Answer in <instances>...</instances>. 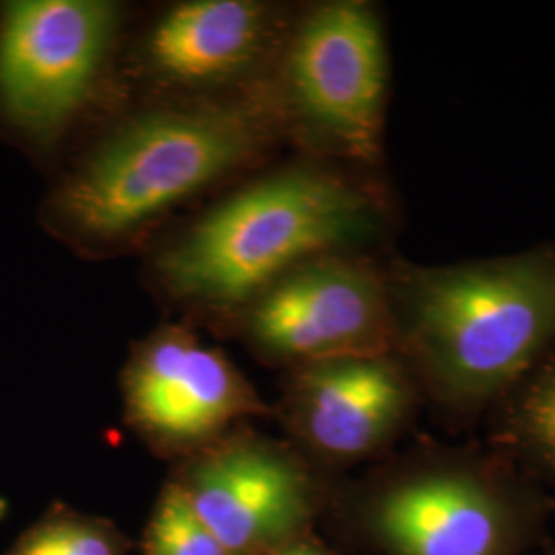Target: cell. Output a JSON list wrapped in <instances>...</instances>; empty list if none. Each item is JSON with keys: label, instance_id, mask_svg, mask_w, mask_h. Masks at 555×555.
<instances>
[{"label": "cell", "instance_id": "6da1fadb", "mask_svg": "<svg viewBox=\"0 0 555 555\" xmlns=\"http://www.w3.org/2000/svg\"><path fill=\"white\" fill-rule=\"evenodd\" d=\"M397 210L380 173L298 155L199 212L151 259L160 295L231 323L276 278L327 254H383Z\"/></svg>", "mask_w": 555, "mask_h": 555}, {"label": "cell", "instance_id": "7a4b0ae2", "mask_svg": "<svg viewBox=\"0 0 555 555\" xmlns=\"http://www.w3.org/2000/svg\"><path fill=\"white\" fill-rule=\"evenodd\" d=\"M282 142L274 79L231 95L149 101L64 176L48 220L91 256L121 251L179 206L261 165Z\"/></svg>", "mask_w": 555, "mask_h": 555}, {"label": "cell", "instance_id": "3957f363", "mask_svg": "<svg viewBox=\"0 0 555 555\" xmlns=\"http://www.w3.org/2000/svg\"><path fill=\"white\" fill-rule=\"evenodd\" d=\"M393 354L440 403L498 399L555 344V241L494 258L387 256Z\"/></svg>", "mask_w": 555, "mask_h": 555}, {"label": "cell", "instance_id": "277c9868", "mask_svg": "<svg viewBox=\"0 0 555 555\" xmlns=\"http://www.w3.org/2000/svg\"><path fill=\"white\" fill-rule=\"evenodd\" d=\"M274 91L300 155L380 173L391 59L377 4L323 0L297 9Z\"/></svg>", "mask_w": 555, "mask_h": 555}, {"label": "cell", "instance_id": "5b68a950", "mask_svg": "<svg viewBox=\"0 0 555 555\" xmlns=\"http://www.w3.org/2000/svg\"><path fill=\"white\" fill-rule=\"evenodd\" d=\"M124 29L109 0L0 7V114L25 139L54 142L100 95Z\"/></svg>", "mask_w": 555, "mask_h": 555}, {"label": "cell", "instance_id": "8992f818", "mask_svg": "<svg viewBox=\"0 0 555 555\" xmlns=\"http://www.w3.org/2000/svg\"><path fill=\"white\" fill-rule=\"evenodd\" d=\"M387 254L307 259L251 298L233 325L259 357L291 369L393 354Z\"/></svg>", "mask_w": 555, "mask_h": 555}, {"label": "cell", "instance_id": "52a82bcc", "mask_svg": "<svg viewBox=\"0 0 555 555\" xmlns=\"http://www.w3.org/2000/svg\"><path fill=\"white\" fill-rule=\"evenodd\" d=\"M297 9L263 0H183L146 23L130 54L151 101L243 93L274 79Z\"/></svg>", "mask_w": 555, "mask_h": 555}, {"label": "cell", "instance_id": "ba28073f", "mask_svg": "<svg viewBox=\"0 0 555 555\" xmlns=\"http://www.w3.org/2000/svg\"><path fill=\"white\" fill-rule=\"evenodd\" d=\"M128 420L167 449H194L263 410L254 387L220 350L185 325H163L124 369Z\"/></svg>", "mask_w": 555, "mask_h": 555}, {"label": "cell", "instance_id": "9c48e42d", "mask_svg": "<svg viewBox=\"0 0 555 555\" xmlns=\"http://www.w3.org/2000/svg\"><path fill=\"white\" fill-rule=\"evenodd\" d=\"M178 483L231 555H259L284 543L302 522L309 502L302 469L256 438L208 449Z\"/></svg>", "mask_w": 555, "mask_h": 555}, {"label": "cell", "instance_id": "30bf717a", "mask_svg": "<svg viewBox=\"0 0 555 555\" xmlns=\"http://www.w3.org/2000/svg\"><path fill=\"white\" fill-rule=\"evenodd\" d=\"M291 371V424L309 447L334 459L377 451L414 408L412 375L396 354L336 358Z\"/></svg>", "mask_w": 555, "mask_h": 555}, {"label": "cell", "instance_id": "8fae6325", "mask_svg": "<svg viewBox=\"0 0 555 555\" xmlns=\"http://www.w3.org/2000/svg\"><path fill=\"white\" fill-rule=\"evenodd\" d=\"M377 522L401 555H494L500 541L496 500L456 472L397 486L380 500Z\"/></svg>", "mask_w": 555, "mask_h": 555}, {"label": "cell", "instance_id": "7c38bea8", "mask_svg": "<svg viewBox=\"0 0 555 555\" xmlns=\"http://www.w3.org/2000/svg\"><path fill=\"white\" fill-rule=\"evenodd\" d=\"M506 393L504 433L555 472V344L502 396Z\"/></svg>", "mask_w": 555, "mask_h": 555}, {"label": "cell", "instance_id": "4fadbf2b", "mask_svg": "<svg viewBox=\"0 0 555 555\" xmlns=\"http://www.w3.org/2000/svg\"><path fill=\"white\" fill-rule=\"evenodd\" d=\"M144 555H231L194 513L181 486L167 488L153 516Z\"/></svg>", "mask_w": 555, "mask_h": 555}, {"label": "cell", "instance_id": "5bb4252c", "mask_svg": "<svg viewBox=\"0 0 555 555\" xmlns=\"http://www.w3.org/2000/svg\"><path fill=\"white\" fill-rule=\"evenodd\" d=\"M4 555H118L103 529L73 516H50L20 537Z\"/></svg>", "mask_w": 555, "mask_h": 555}, {"label": "cell", "instance_id": "9a60e30c", "mask_svg": "<svg viewBox=\"0 0 555 555\" xmlns=\"http://www.w3.org/2000/svg\"><path fill=\"white\" fill-rule=\"evenodd\" d=\"M280 555H323L318 550L309 547V545H291L286 547L284 552H280Z\"/></svg>", "mask_w": 555, "mask_h": 555}]
</instances>
